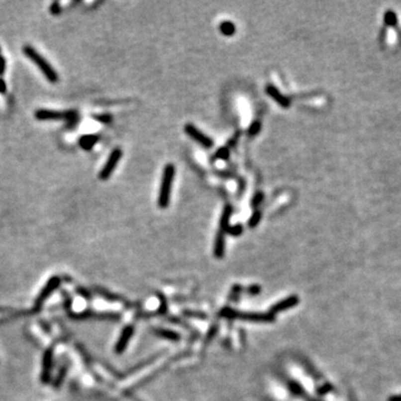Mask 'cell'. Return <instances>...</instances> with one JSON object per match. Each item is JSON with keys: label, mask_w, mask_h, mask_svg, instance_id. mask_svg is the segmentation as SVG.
I'll return each instance as SVG.
<instances>
[{"label": "cell", "mask_w": 401, "mask_h": 401, "mask_svg": "<svg viewBox=\"0 0 401 401\" xmlns=\"http://www.w3.org/2000/svg\"><path fill=\"white\" fill-rule=\"evenodd\" d=\"M35 118L40 122H58L64 120L67 123L68 128H75L79 123V114L75 109L71 110H51V109H37L35 111Z\"/></svg>", "instance_id": "1"}, {"label": "cell", "mask_w": 401, "mask_h": 401, "mask_svg": "<svg viewBox=\"0 0 401 401\" xmlns=\"http://www.w3.org/2000/svg\"><path fill=\"white\" fill-rule=\"evenodd\" d=\"M22 53H24L27 58H29L31 62L39 68V71L43 73V75L49 83L51 84L58 83L59 76L57 72H56V69L51 66L48 60L46 59L38 50L35 49L30 45H25L24 47H22Z\"/></svg>", "instance_id": "2"}, {"label": "cell", "mask_w": 401, "mask_h": 401, "mask_svg": "<svg viewBox=\"0 0 401 401\" xmlns=\"http://www.w3.org/2000/svg\"><path fill=\"white\" fill-rule=\"evenodd\" d=\"M174 175H175V166L173 164H167L164 167V171H163L162 183L157 200L158 207L166 208L170 205L172 185H173Z\"/></svg>", "instance_id": "3"}, {"label": "cell", "mask_w": 401, "mask_h": 401, "mask_svg": "<svg viewBox=\"0 0 401 401\" xmlns=\"http://www.w3.org/2000/svg\"><path fill=\"white\" fill-rule=\"evenodd\" d=\"M122 156H123V151L122 148L119 147H116L114 148L113 151L110 152L108 158H107L104 166H102V169L100 172V179L101 181H107L110 177V175L114 173V171L116 170V167H117L119 161L122 160Z\"/></svg>", "instance_id": "4"}, {"label": "cell", "mask_w": 401, "mask_h": 401, "mask_svg": "<svg viewBox=\"0 0 401 401\" xmlns=\"http://www.w3.org/2000/svg\"><path fill=\"white\" fill-rule=\"evenodd\" d=\"M184 129H185V133L188 134L191 138L194 139L195 142H198L200 145H202L205 148H209L213 146L212 139L207 137L204 133L200 132V130L195 127L193 124H186Z\"/></svg>", "instance_id": "5"}, {"label": "cell", "mask_w": 401, "mask_h": 401, "mask_svg": "<svg viewBox=\"0 0 401 401\" xmlns=\"http://www.w3.org/2000/svg\"><path fill=\"white\" fill-rule=\"evenodd\" d=\"M59 284H60V279L59 278L55 277L53 279H50L48 281V283H47V286H46L43 289V291L40 292V296L38 297V299H37V301H36V305L39 306L41 303H43L50 296V293L58 288Z\"/></svg>", "instance_id": "6"}, {"label": "cell", "mask_w": 401, "mask_h": 401, "mask_svg": "<svg viewBox=\"0 0 401 401\" xmlns=\"http://www.w3.org/2000/svg\"><path fill=\"white\" fill-rule=\"evenodd\" d=\"M265 92H267V94L271 97L273 100H276L280 106L283 107V108H288L289 105H290V100H289L288 97L283 96L281 93L279 92L278 88L274 87L273 85H268L265 87Z\"/></svg>", "instance_id": "7"}, {"label": "cell", "mask_w": 401, "mask_h": 401, "mask_svg": "<svg viewBox=\"0 0 401 401\" xmlns=\"http://www.w3.org/2000/svg\"><path fill=\"white\" fill-rule=\"evenodd\" d=\"M51 365H53V350L48 349L44 354V363H43V372H41V380L47 382L49 380Z\"/></svg>", "instance_id": "8"}, {"label": "cell", "mask_w": 401, "mask_h": 401, "mask_svg": "<svg viewBox=\"0 0 401 401\" xmlns=\"http://www.w3.org/2000/svg\"><path fill=\"white\" fill-rule=\"evenodd\" d=\"M99 141H100V135L87 134L79 138V146H81L84 151H91Z\"/></svg>", "instance_id": "9"}, {"label": "cell", "mask_w": 401, "mask_h": 401, "mask_svg": "<svg viewBox=\"0 0 401 401\" xmlns=\"http://www.w3.org/2000/svg\"><path fill=\"white\" fill-rule=\"evenodd\" d=\"M232 215V207L230 205H226L223 209V213H222V216H221V221H220V232L225 233L227 227H228V223H230V218Z\"/></svg>", "instance_id": "10"}, {"label": "cell", "mask_w": 401, "mask_h": 401, "mask_svg": "<svg viewBox=\"0 0 401 401\" xmlns=\"http://www.w3.org/2000/svg\"><path fill=\"white\" fill-rule=\"evenodd\" d=\"M235 25L232 21H223L220 24V31L224 36L230 37L235 34Z\"/></svg>", "instance_id": "11"}, {"label": "cell", "mask_w": 401, "mask_h": 401, "mask_svg": "<svg viewBox=\"0 0 401 401\" xmlns=\"http://www.w3.org/2000/svg\"><path fill=\"white\" fill-rule=\"evenodd\" d=\"M130 333H132V330H130V329H126L124 331V333H123L122 337H120V340L118 341L117 346H116V351L122 352L124 350L125 347H126V343H127V341H128V338H129Z\"/></svg>", "instance_id": "12"}, {"label": "cell", "mask_w": 401, "mask_h": 401, "mask_svg": "<svg viewBox=\"0 0 401 401\" xmlns=\"http://www.w3.org/2000/svg\"><path fill=\"white\" fill-rule=\"evenodd\" d=\"M397 21H398L397 15H396L395 11L388 10V11L386 12V15H385V22H386V25L393 26V27H394V26L397 25Z\"/></svg>", "instance_id": "13"}, {"label": "cell", "mask_w": 401, "mask_h": 401, "mask_svg": "<svg viewBox=\"0 0 401 401\" xmlns=\"http://www.w3.org/2000/svg\"><path fill=\"white\" fill-rule=\"evenodd\" d=\"M228 157H230V151H228L227 147L220 148V150H217V152L215 153V155H214L215 160H222V161H226Z\"/></svg>", "instance_id": "14"}, {"label": "cell", "mask_w": 401, "mask_h": 401, "mask_svg": "<svg viewBox=\"0 0 401 401\" xmlns=\"http://www.w3.org/2000/svg\"><path fill=\"white\" fill-rule=\"evenodd\" d=\"M93 118L97 122L102 123V124H109L111 120H113V116L110 114H100V115H94L93 116Z\"/></svg>", "instance_id": "15"}, {"label": "cell", "mask_w": 401, "mask_h": 401, "mask_svg": "<svg viewBox=\"0 0 401 401\" xmlns=\"http://www.w3.org/2000/svg\"><path fill=\"white\" fill-rule=\"evenodd\" d=\"M261 217H262V213H261L260 211H255L253 214H252V216L250 217L249 226L250 227H255L256 225L259 224V222L261 221Z\"/></svg>", "instance_id": "16"}, {"label": "cell", "mask_w": 401, "mask_h": 401, "mask_svg": "<svg viewBox=\"0 0 401 401\" xmlns=\"http://www.w3.org/2000/svg\"><path fill=\"white\" fill-rule=\"evenodd\" d=\"M260 129H261V123H260V122H258V120H256V122H253V123H252V125L250 126V128H249V132H248V133H249L250 136H254V135L259 134Z\"/></svg>", "instance_id": "17"}, {"label": "cell", "mask_w": 401, "mask_h": 401, "mask_svg": "<svg viewBox=\"0 0 401 401\" xmlns=\"http://www.w3.org/2000/svg\"><path fill=\"white\" fill-rule=\"evenodd\" d=\"M49 12L51 15H59V13L62 12V6H60V3L58 1L51 3L49 7Z\"/></svg>", "instance_id": "18"}, {"label": "cell", "mask_w": 401, "mask_h": 401, "mask_svg": "<svg viewBox=\"0 0 401 401\" xmlns=\"http://www.w3.org/2000/svg\"><path fill=\"white\" fill-rule=\"evenodd\" d=\"M242 230H243V227H242L241 225H234V226H232L230 230H228V233L232 235H239L242 233Z\"/></svg>", "instance_id": "19"}, {"label": "cell", "mask_w": 401, "mask_h": 401, "mask_svg": "<svg viewBox=\"0 0 401 401\" xmlns=\"http://www.w3.org/2000/svg\"><path fill=\"white\" fill-rule=\"evenodd\" d=\"M263 193H258V194H255V197L253 198V200H252V205H253V206H256V205H259L261 202H262L263 200Z\"/></svg>", "instance_id": "20"}, {"label": "cell", "mask_w": 401, "mask_h": 401, "mask_svg": "<svg viewBox=\"0 0 401 401\" xmlns=\"http://www.w3.org/2000/svg\"><path fill=\"white\" fill-rule=\"evenodd\" d=\"M6 59L2 55H0V77L3 75L4 71H6Z\"/></svg>", "instance_id": "21"}, {"label": "cell", "mask_w": 401, "mask_h": 401, "mask_svg": "<svg viewBox=\"0 0 401 401\" xmlns=\"http://www.w3.org/2000/svg\"><path fill=\"white\" fill-rule=\"evenodd\" d=\"M7 92V84L3 81L2 77H0V94H6Z\"/></svg>", "instance_id": "22"}, {"label": "cell", "mask_w": 401, "mask_h": 401, "mask_svg": "<svg viewBox=\"0 0 401 401\" xmlns=\"http://www.w3.org/2000/svg\"><path fill=\"white\" fill-rule=\"evenodd\" d=\"M388 401H401V395H396L389 397Z\"/></svg>", "instance_id": "23"}, {"label": "cell", "mask_w": 401, "mask_h": 401, "mask_svg": "<svg viewBox=\"0 0 401 401\" xmlns=\"http://www.w3.org/2000/svg\"><path fill=\"white\" fill-rule=\"evenodd\" d=\"M0 55H1V47H0Z\"/></svg>", "instance_id": "24"}]
</instances>
